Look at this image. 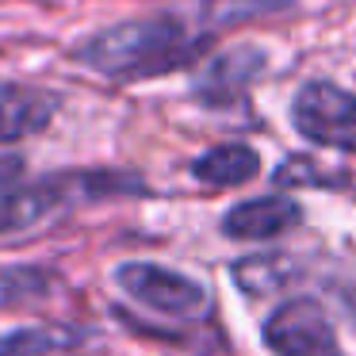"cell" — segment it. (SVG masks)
Segmentation results:
<instances>
[{"label":"cell","instance_id":"2","mask_svg":"<svg viewBox=\"0 0 356 356\" xmlns=\"http://www.w3.org/2000/svg\"><path fill=\"white\" fill-rule=\"evenodd\" d=\"M291 123L307 142L356 154V92L333 81H307L291 104Z\"/></svg>","mask_w":356,"mask_h":356},{"label":"cell","instance_id":"7","mask_svg":"<svg viewBox=\"0 0 356 356\" xmlns=\"http://www.w3.org/2000/svg\"><path fill=\"white\" fill-rule=\"evenodd\" d=\"M58 115V96L35 85H0V146L47 131Z\"/></svg>","mask_w":356,"mask_h":356},{"label":"cell","instance_id":"11","mask_svg":"<svg viewBox=\"0 0 356 356\" xmlns=\"http://www.w3.org/2000/svg\"><path fill=\"white\" fill-rule=\"evenodd\" d=\"M12 161H16V157H8V161L0 157V172H12V169H16V165H12Z\"/></svg>","mask_w":356,"mask_h":356},{"label":"cell","instance_id":"9","mask_svg":"<svg viewBox=\"0 0 356 356\" xmlns=\"http://www.w3.org/2000/svg\"><path fill=\"white\" fill-rule=\"evenodd\" d=\"M261 50H234V54H222L211 70H203L200 85H195V96L203 104H230L241 96V88L253 81L257 65H261Z\"/></svg>","mask_w":356,"mask_h":356},{"label":"cell","instance_id":"5","mask_svg":"<svg viewBox=\"0 0 356 356\" xmlns=\"http://www.w3.org/2000/svg\"><path fill=\"white\" fill-rule=\"evenodd\" d=\"M73 188L70 180L62 177H47V180H31V184L19 188H4L0 192V238L8 234H24L35 230V226L50 222L54 215H62L65 207L73 203Z\"/></svg>","mask_w":356,"mask_h":356},{"label":"cell","instance_id":"6","mask_svg":"<svg viewBox=\"0 0 356 356\" xmlns=\"http://www.w3.org/2000/svg\"><path fill=\"white\" fill-rule=\"evenodd\" d=\"M299 218H302L299 203L291 195L276 192V195H261V200L234 203L222 215V234L238 241H264V238H276V234L291 230Z\"/></svg>","mask_w":356,"mask_h":356},{"label":"cell","instance_id":"1","mask_svg":"<svg viewBox=\"0 0 356 356\" xmlns=\"http://www.w3.org/2000/svg\"><path fill=\"white\" fill-rule=\"evenodd\" d=\"M215 31H192L177 16H138L88 35L77 47V62L111 81H146L195 65Z\"/></svg>","mask_w":356,"mask_h":356},{"label":"cell","instance_id":"3","mask_svg":"<svg viewBox=\"0 0 356 356\" xmlns=\"http://www.w3.org/2000/svg\"><path fill=\"white\" fill-rule=\"evenodd\" d=\"M115 284L134 302L169 318H200L211 307V295L200 280L180 276V272L149 264V261H123L115 268Z\"/></svg>","mask_w":356,"mask_h":356},{"label":"cell","instance_id":"10","mask_svg":"<svg viewBox=\"0 0 356 356\" xmlns=\"http://www.w3.org/2000/svg\"><path fill=\"white\" fill-rule=\"evenodd\" d=\"M81 341V330L58 322H35V325H12L0 330V356H54L62 348H73Z\"/></svg>","mask_w":356,"mask_h":356},{"label":"cell","instance_id":"4","mask_svg":"<svg viewBox=\"0 0 356 356\" xmlns=\"http://www.w3.org/2000/svg\"><path fill=\"white\" fill-rule=\"evenodd\" d=\"M264 345L276 356H341L333 322L314 299H287L264 322Z\"/></svg>","mask_w":356,"mask_h":356},{"label":"cell","instance_id":"8","mask_svg":"<svg viewBox=\"0 0 356 356\" xmlns=\"http://www.w3.org/2000/svg\"><path fill=\"white\" fill-rule=\"evenodd\" d=\"M257 172H261V157H257V149L241 146V142L215 146L192 161V177L207 188H238L249 184Z\"/></svg>","mask_w":356,"mask_h":356}]
</instances>
